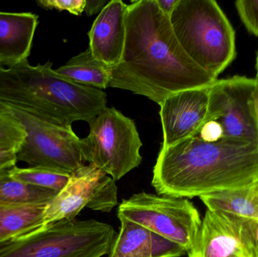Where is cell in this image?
<instances>
[{
  "mask_svg": "<svg viewBox=\"0 0 258 257\" xmlns=\"http://www.w3.org/2000/svg\"><path fill=\"white\" fill-rule=\"evenodd\" d=\"M217 80L183 51L156 0L128 5L125 46L120 61L111 68L110 87L142 95L159 105L173 94L208 89Z\"/></svg>",
  "mask_w": 258,
  "mask_h": 257,
  "instance_id": "1",
  "label": "cell"
},
{
  "mask_svg": "<svg viewBox=\"0 0 258 257\" xmlns=\"http://www.w3.org/2000/svg\"><path fill=\"white\" fill-rule=\"evenodd\" d=\"M258 182V144L198 136L161 148L152 186L158 195L192 199Z\"/></svg>",
  "mask_w": 258,
  "mask_h": 257,
  "instance_id": "2",
  "label": "cell"
},
{
  "mask_svg": "<svg viewBox=\"0 0 258 257\" xmlns=\"http://www.w3.org/2000/svg\"><path fill=\"white\" fill-rule=\"evenodd\" d=\"M107 94L59 75L52 63L33 66L27 61L0 66V104L12 106L63 127L90 123L107 108Z\"/></svg>",
  "mask_w": 258,
  "mask_h": 257,
  "instance_id": "3",
  "label": "cell"
},
{
  "mask_svg": "<svg viewBox=\"0 0 258 257\" xmlns=\"http://www.w3.org/2000/svg\"><path fill=\"white\" fill-rule=\"evenodd\" d=\"M169 20L183 51L215 78L234 60V30L217 2L178 0Z\"/></svg>",
  "mask_w": 258,
  "mask_h": 257,
  "instance_id": "4",
  "label": "cell"
},
{
  "mask_svg": "<svg viewBox=\"0 0 258 257\" xmlns=\"http://www.w3.org/2000/svg\"><path fill=\"white\" fill-rule=\"evenodd\" d=\"M115 238L113 226L95 220H63L0 241V257H102Z\"/></svg>",
  "mask_w": 258,
  "mask_h": 257,
  "instance_id": "5",
  "label": "cell"
},
{
  "mask_svg": "<svg viewBox=\"0 0 258 257\" xmlns=\"http://www.w3.org/2000/svg\"><path fill=\"white\" fill-rule=\"evenodd\" d=\"M89 125V135L82 139L85 161L115 181L140 165L143 143L132 119L113 107H107Z\"/></svg>",
  "mask_w": 258,
  "mask_h": 257,
  "instance_id": "6",
  "label": "cell"
},
{
  "mask_svg": "<svg viewBox=\"0 0 258 257\" xmlns=\"http://www.w3.org/2000/svg\"><path fill=\"white\" fill-rule=\"evenodd\" d=\"M117 216L180 244L187 253L197 244L203 221L189 199L144 192L122 201Z\"/></svg>",
  "mask_w": 258,
  "mask_h": 257,
  "instance_id": "7",
  "label": "cell"
},
{
  "mask_svg": "<svg viewBox=\"0 0 258 257\" xmlns=\"http://www.w3.org/2000/svg\"><path fill=\"white\" fill-rule=\"evenodd\" d=\"M0 108L25 130V140L16 152L18 161L71 175L85 165L82 139L72 127L54 125L12 106L0 104Z\"/></svg>",
  "mask_w": 258,
  "mask_h": 257,
  "instance_id": "8",
  "label": "cell"
},
{
  "mask_svg": "<svg viewBox=\"0 0 258 257\" xmlns=\"http://www.w3.org/2000/svg\"><path fill=\"white\" fill-rule=\"evenodd\" d=\"M256 79L236 75L217 80L209 88L207 119L216 121L223 138L258 144V126L254 112Z\"/></svg>",
  "mask_w": 258,
  "mask_h": 257,
  "instance_id": "9",
  "label": "cell"
},
{
  "mask_svg": "<svg viewBox=\"0 0 258 257\" xmlns=\"http://www.w3.org/2000/svg\"><path fill=\"white\" fill-rule=\"evenodd\" d=\"M116 181L92 164L72 174L67 185L45 207L44 225L74 220L85 208L110 212L118 204Z\"/></svg>",
  "mask_w": 258,
  "mask_h": 257,
  "instance_id": "10",
  "label": "cell"
},
{
  "mask_svg": "<svg viewBox=\"0 0 258 257\" xmlns=\"http://www.w3.org/2000/svg\"><path fill=\"white\" fill-rule=\"evenodd\" d=\"M189 253L196 257H254L246 220L207 210L197 244Z\"/></svg>",
  "mask_w": 258,
  "mask_h": 257,
  "instance_id": "11",
  "label": "cell"
},
{
  "mask_svg": "<svg viewBox=\"0 0 258 257\" xmlns=\"http://www.w3.org/2000/svg\"><path fill=\"white\" fill-rule=\"evenodd\" d=\"M209 89L177 92L159 104L163 131L162 147H168L198 135L207 119Z\"/></svg>",
  "mask_w": 258,
  "mask_h": 257,
  "instance_id": "12",
  "label": "cell"
},
{
  "mask_svg": "<svg viewBox=\"0 0 258 257\" xmlns=\"http://www.w3.org/2000/svg\"><path fill=\"white\" fill-rule=\"evenodd\" d=\"M128 8L121 0L109 2L88 33L89 48L94 57L111 68L119 63L123 53Z\"/></svg>",
  "mask_w": 258,
  "mask_h": 257,
  "instance_id": "13",
  "label": "cell"
},
{
  "mask_svg": "<svg viewBox=\"0 0 258 257\" xmlns=\"http://www.w3.org/2000/svg\"><path fill=\"white\" fill-rule=\"evenodd\" d=\"M37 25V15L30 12H0V66L27 61Z\"/></svg>",
  "mask_w": 258,
  "mask_h": 257,
  "instance_id": "14",
  "label": "cell"
},
{
  "mask_svg": "<svg viewBox=\"0 0 258 257\" xmlns=\"http://www.w3.org/2000/svg\"><path fill=\"white\" fill-rule=\"evenodd\" d=\"M207 210L248 220H258V182L200 197Z\"/></svg>",
  "mask_w": 258,
  "mask_h": 257,
  "instance_id": "15",
  "label": "cell"
},
{
  "mask_svg": "<svg viewBox=\"0 0 258 257\" xmlns=\"http://www.w3.org/2000/svg\"><path fill=\"white\" fill-rule=\"evenodd\" d=\"M55 70L59 75L78 84L101 90L110 87L111 67L97 60L89 48Z\"/></svg>",
  "mask_w": 258,
  "mask_h": 257,
  "instance_id": "16",
  "label": "cell"
},
{
  "mask_svg": "<svg viewBox=\"0 0 258 257\" xmlns=\"http://www.w3.org/2000/svg\"><path fill=\"white\" fill-rule=\"evenodd\" d=\"M45 208L0 201V241L22 236L43 226Z\"/></svg>",
  "mask_w": 258,
  "mask_h": 257,
  "instance_id": "17",
  "label": "cell"
},
{
  "mask_svg": "<svg viewBox=\"0 0 258 257\" xmlns=\"http://www.w3.org/2000/svg\"><path fill=\"white\" fill-rule=\"evenodd\" d=\"M10 170L0 174V201L15 205L46 207L57 193L12 178Z\"/></svg>",
  "mask_w": 258,
  "mask_h": 257,
  "instance_id": "18",
  "label": "cell"
},
{
  "mask_svg": "<svg viewBox=\"0 0 258 257\" xmlns=\"http://www.w3.org/2000/svg\"><path fill=\"white\" fill-rule=\"evenodd\" d=\"M119 220L120 229L108 257H151V232L129 220Z\"/></svg>",
  "mask_w": 258,
  "mask_h": 257,
  "instance_id": "19",
  "label": "cell"
},
{
  "mask_svg": "<svg viewBox=\"0 0 258 257\" xmlns=\"http://www.w3.org/2000/svg\"><path fill=\"white\" fill-rule=\"evenodd\" d=\"M14 179L35 187L59 193L67 185L71 175L64 172L46 167H15L10 172Z\"/></svg>",
  "mask_w": 258,
  "mask_h": 257,
  "instance_id": "20",
  "label": "cell"
},
{
  "mask_svg": "<svg viewBox=\"0 0 258 257\" xmlns=\"http://www.w3.org/2000/svg\"><path fill=\"white\" fill-rule=\"evenodd\" d=\"M25 138L21 123L0 108V146L18 151Z\"/></svg>",
  "mask_w": 258,
  "mask_h": 257,
  "instance_id": "21",
  "label": "cell"
},
{
  "mask_svg": "<svg viewBox=\"0 0 258 257\" xmlns=\"http://www.w3.org/2000/svg\"><path fill=\"white\" fill-rule=\"evenodd\" d=\"M186 253V249L180 244L156 234H151V257H180Z\"/></svg>",
  "mask_w": 258,
  "mask_h": 257,
  "instance_id": "22",
  "label": "cell"
},
{
  "mask_svg": "<svg viewBox=\"0 0 258 257\" xmlns=\"http://www.w3.org/2000/svg\"><path fill=\"white\" fill-rule=\"evenodd\" d=\"M235 4L248 31L258 37V0H239Z\"/></svg>",
  "mask_w": 258,
  "mask_h": 257,
  "instance_id": "23",
  "label": "cell"
},
{
  "mask_svg": "<svg viewBox=\"0 0 258 257\" xmlns=\"http://www.w3.org/2000/svg\"><path fill=\"white\" fill-rule=\"evenodd\" d=\"M86 0H40L38 6L43 9L67 11L74 15H81L85 12Z\"/></svg>",
  "mask_w": 258,
  "mask_h": 257,
  "instance_id": "24",
  "label": "cell"
},
{
  "mask_svg": "<svg viewBox=\"0 0 258 257\" xmlns=\"http://www.w3.org/2000/svg\"><path fill=\"white\" fill-rule=\"evenodd\" d=\"M197 136L204 141L216 142L223 138L222 128L216 121H209L203 125Z\"/></svg>",
  "mask_w": 258,
  "mask_h": 257,
  "instance_id": "25",
  "label": "cell"
},
{
  "mask_svg": "<svg viewBox=\"0 0 258 257\" xmlns=\"http://www.w3.org/2000/svg\"><path fill=\"white\" fill-rule=\"evenodd\" d=\"M16 152L15 149L0 146V174L16 167Z\"/></svg>",
  "mask_w": 258,
  "mask_h": 257,
  "instance_id": "26",
  "label": "cell"
},
{
  "mask_svg": "<svg viewBox=\"0 0 258 257\" xmlns=\"http://www.w3.org/2000/svg\"><path fill=\"white\" fill-rule=\"evenodd\" d=\"M245 220L251 236V246L254 257H258V220L245 219Z\"/></svg>",
  "mask_w": 258,
  "mask_h": 257,
  "instance_id": "27",
  "label": "cell"
},
{
  "mask_svg": "<svg viewBox=\"0 0 258 257\" xmlns=\"http://www.w3.org/2000/svg\"><path fill=\"white\" fill-rule=\"evenodd\" d=\"M85 12L88 16L100 13L110 1L107 0H86Z\"/></svg>",
  "mask_w": 258,
  "mask_h": 257,
  "instance_id": "28",
  "label": "cell"
},
{
  "mask_svg": "<svg viewBox=\"0 0 258 257\" xmlns=\"http://www.w3.org/2000/svg\"><path fill=\"white\" fill-rule=\"evenodd\" d=\"M178 0H156L159 9L169 18L174 11Z\"/></svg>",
  "mask_w": 258,
  "mask_h": 257,
  "instance_id": "29",
  "label": "cell"
},
{
  "mask_svg": "<svg viewBox=\"0 0 258 257\" xmlns=\"http://www.w3.org/2000/svg\"><path fill=\"white\" fill-rule=\"evenodd\" d=\"M254 112H255L256 120L258 126V81L256 80L255 90L254 95Z\"/></svg>",
  "mask_w": 258,
  "mask_h": 257,
  "instance_id": "30",
  "label": "cell"
},
{
  "mask_svg": "<svg viewBox=\"0 0 258 257\" xmlns=\"http://www.w3.org/2000/svg\"><path fill=\"white\" fill-rule=\"evenodd\" d=\"M256 70H257V75H256L255 79L258 81V52L257 58H256Z\"/></svg>",
  "mask_w": 258,
  "mask_h": 257,
  "instance_id": "31",
  "label": "cell"
},
{
  "mask_svg": "<svg viewBox=\"0 0 258 257\" xmlns=\"http://www.w3.org/2000/svg\"><path fill=\"white\" fill-rule=\"evenodd\" d=\"M188 255H189V257H196L194 254H191V253H189Z\"/></svg>",
  "mask_w": 258,
  "mask_h": 257,
  "instance_id": "32",
  "label": "cell"
}]
</instances>
